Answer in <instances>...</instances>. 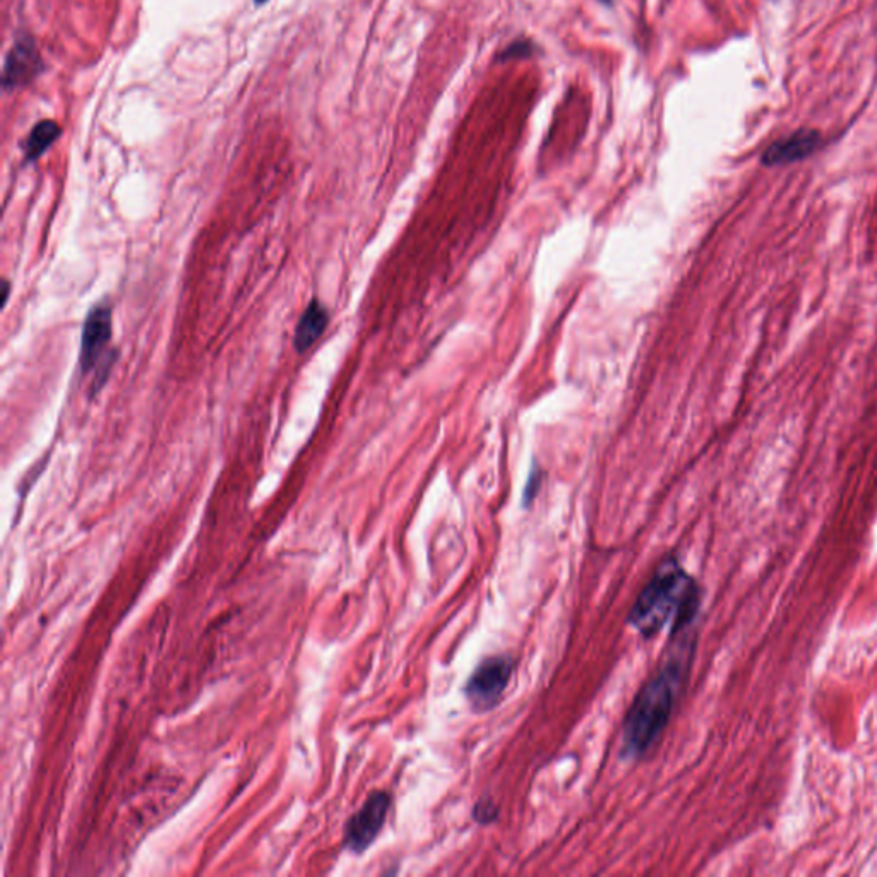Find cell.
Masks as SVG:
<instances>
[{
  "label": "cell",
  "instance_id": "6da1fadb",
  "mask_svg": "<svg viewBox=\"0 0 877 877\" xmlns=\"http://www.w3.org/2000/svg\"><path fill=\"white\" fill-rule=\"evenodd\" d=\"M699 609V588L675 561L665 562L645 590L641 591L629 614V622L639 633L655 636L667 622L674 633L694 621Z\"/></svg>",
  "mask_w": 877,
  "mask_h": 877
},
{
  "label": "cell",
  "instance_id": "7a4b0ae2",
  "mask_svg": "<svg viewBox=\"0 0 877 877\" xmlns=\"http://www.w3.org/2000/svg\"><path fill=\"white\" fill-rule=\"evenodd\" d=\"M684 674H686L684 658H672L641 689L624 720L626 756L629 758L643 756L662 735L663 728L669 723L670 715L674 710L675 699L681 689Z\"/></svg>",
  "mask_w": 877,
  "mask_h": 877
},
{
  "label": "cell",
  "instance_id": "3957f363",
  "mask_svg": "<svg viewBox=\"0 0 877 877\" xmlns=\"http://www.w3.org/2000/svg\"><path fill=\"white\" fill-rule=\"evenodd\" d=\"M513 669V658L509 657H490L478 665L470 681L466 682L465 689L475 710H490L501 701Z\"/></svg>",
  "mask_w": 877,
  "mask_h": 877
},
{
  "label": "cell",
  "instance_id": "277c9868",
  "mask_svg": "<svg viewBox=\"0 0 877 877\" xmlns=\"http://www.w3.org/2000/svg\"><path fill=\"white\" fill-rule=\"evenodd\" d=\"M389 806L391 799L384 792H376L365 800L364 806L360 807V811L353 814V818L348 821L347 830H345V845L352 852H364L370 843L376 840L379 831L384 826V821L388 818Z\"/></svg>",
  "mask_w": 877,
  "mask_h": 877
},
{
  "label": "cell",
  "instance_id": "5b68a950",
  "mask_svg": "<svg viewBox=\"0 0 877 877\" xmlns=\"http://www.w3.org/2000/svg\"><path fill=\"white\" fill-rule=\"evenodd\" d=\"M43 71L42 55L38 52L33 36L19 33L7 52L2 71L4 90L11 91L35 81Z\"/></svg>",
  "mask_w": 877,
  "mask_h": 877
},
{
  "label": "cell",
  "instance_id": "8992f818",
  "mask_svg": "<svg viewBox=\"0 0 877 877\" xmlns=\"http://www.w3.org/2000/svg\"><path fill=\"white\" fill-rule=\"evenodd\" d=\"M823 138L818 131L802 129L787 138L778 139L761 156L764 167H780L806 160L821 148Z\"/></svg>",
  "mask_w": 877,
  "mask_h": 877
},
{
  "label": "cell",
  "instance_id": "52a82bcc",
  "mask_svg": "<svg viewBox=\"0 0 877 877\" xmlns=\"http://www.w3.org/2000/svg\"><path fill=\"white\" fill-rule=\"evenodd\" d=\"M112 338V309L107 305H96L86 317L81 341V369H93L96 360L107 348Z\"/></svg>",
  "mask_w": 877,
  "mask_h": 877
},
{
  "label": "cell",
  "instance_id": "ba28073f",
  "mask_svg": "<svg viewBox=\"0 0 877 877\" xmlns=\"http://www.w3.org/2000/svg\"><path fill=\"white\" fill-rule=\"evenodd\" d=\"M328 311L319 300H312L307 305L295 329V348L300 353L307 352L328 328Z\"/></svg>",
  "mask_w": 877,
  "mask_h": 877
},
{
  "label": "cell",
  "instance_id": "9c48e42d",
  "mask_svg": "<svg viewBox=\"0 0 877 877\" xmlns=\"http://www.w3.org/2000/svg\"><path fill=\"white\" fill-rule=\"evenodd\" d=\"M62 129L55 120H42L31 129L26 146H24V160L33 163L60 138Z\"/></svg>",
  "mask_w": 877,
  "mask_h": 877
},
{
  "label": "cell",
  "instance_id": "30bf717a",
  "mask_svg": "<svg viewBox=\"0 0 877 877\" xmlns=\"http://www.w3.org/2000/svg\"><path fill=\"white\" fill-rule=\"evenodd\" d=\"M537 52V45L530 42V40H516L506 50H502L499 60L506 62V60L528 59V57H533Z\"/></svg>",
  "mask_w": 877,
  "mask_h": 877
},
{
  "label": "cell",
  "instance_id": "8fae6325",
  "mask_svg": "<svg viewBox=\"0 0 877 877\" xmlns=\"http://www.w3.org/2000/svg\"><path fill=\"white\" fill-rule=\"evenodd\" d=\"M497 818V807L492 804V800L484 799L475 806V819L480 824H487Z\"/></svg>",
  "mask_w": 877,
  "mask_h": 877
},
{
  "label": "cell",
  "instance_id": "7c38bea8",
  "mask_svg": "<svg viewBox=\"0 0 877 877\" xmlns=\"http://www.w3.org/2000/svg\"><path fill=\"white\" fill-rule=\"evenodd\" d=\"M266 2H268V0H256L257 6H263V4H266Z\"/></svg>",
  "mask_w": 877,
  "mask_h": 877
},
{
  "label": "cell",
  "instance_id": "4fadbf2b",
  "mask_svg": "<svg viewBox=\"0 0 877 877\" xmlns=\"http://www.w3.org/2000/svg\"><path fill=\"white\" fill-rule=\"evenodd\" d=\"M600 2H603V4H607V6H610V4H612V0H600Z\"/></svg>",
  "mask_w": 877,
  "mask_h": 877
}]
</instances>
